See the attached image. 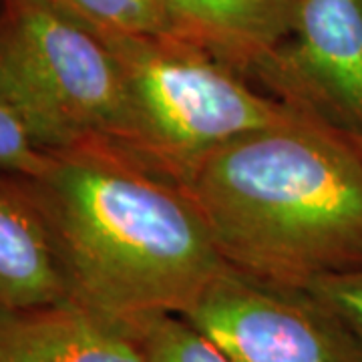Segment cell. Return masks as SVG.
Returning <instances> with one entry per match:
<instances>
[{
  "label": "cell",
  "instance_id": "3",
  "mask_svg": "<svg viewBox=\"0 0 362 362\" xmlns=\"http://www.w3.org/2000/svg\"><path fill=\"white\" fill-rule=\"evenodd\" d=\"M0 95L47 153L111 143L145 159L115 52L45 0H0Z\"/></svg>",
  "mask_w": 362,
  "mask_h": 362
},
{
  "label": "cell",
  "instance_id": "6",
  "mask_svg": "<svg viewBox=\"0 0 362 362\" xmlns=\"http://www.w3.org/2000/svg\"><path fill=\"white\" fill-rule=\"evenodd\" d=\"M250 78L280 103L362 139V0H296L290 37Z\"/></svg>",
  "mask_w": 362,
  "mask_h": 362
},
{
  "label": "cell",
  "instance_id": "2",
  "mask_svg": "<svg viewBox=\"0 0 362 362\" xmlns=\"http://www.w3.org/2000/svg\"><path fill=\"white\" fill-rule=\"evenodd\" d=\"M175 181L233 270L304 288L362 270V139L326 121L250 131Z\"/></svg>",
  "mask_w": 362,
  "mask_h": 362
},
{
  "label": "cell",
  "instance_id": "4",
  "mask_svg": "<svg viewBox=\"0 0 362 362\" xmlns=\"http://www.w3.org/2000/svg\"><path fill=\"white\" fill-rule=\"evenodd\" d=\"M101 39L127 77L143 156L173 180L207 151L300 113L173 35L117 33Z\"/></svg>",
  "mask_w": 362,
  "mask_h": 362
},
{
  "label": "cell",
  "instance_id": "13",
  "mask_svg": "<svg viewBox=\"0 0 362 362\" xmlns=\"http://www.w3.org/2000/svg\"><path fill=\"white\" fill-rule=\"evenodd\" d=\"M306 288L326 300L362 340V270L322 278Z\"/></svg>",
  "mask_w": 362,
  "mask_h": 362
},
{
  "label": "cell",
  "instance_id": "10",
  "mask_svg": "<svg viewBox=\"0 0 362 362\" xmlns=\"http://www.w3.org/2000/svg\"><path fill=\"white\" fill-rule=\"evenodd\" d=\"M99 37L105 35H169L159 0H45Z\"/></svg>",
  "mask_w": 362,
  "mask_h": 362
},
{
  "label": "cell",
  "instance_id": "1",
  "mask_svg": "<svg viewBox=\"0 0 362 362\" xmlns=\"http://www.w3.org/2000/svg\"><path fill=\"white\" fill-rule=\"evenodd\" d=\"M66 300L121 322L185 316L230 266L169 173L111 143L51 153L25 177Z\"/></svg>",
  "mask_w": 362,
  "mask_h": 362
},
{
  "label": "cell",
  "instance_id": "11",
  "mask_svg": "<svg viewBox=\"0 0 362 362\" xmlns=\"http://www.w3.org/2000/svg\"><path fill=\"white\" fill-rule=\"evenodd\" d=\"M145 362H233L181 314H157L137 322Z\"/></svg>",
  "mask_w": 362,
  "mask_h": 362
},
{
  "label": "cell",
  "instance_id": "8",
  "mask_svg": "<svg viewBox=\"0 0 362 362\" xmlns=\"http://www.w3.org/2000/svg\"><path fill=\"white\" fill-rule=\"evenodd\" d=\"M159 2L169 35L214 54L247 78L290 37L296 18V0Z\"/></svg>",
  "mask_w": 362,
  "mask_h": 362
},
{
  "label": "cell",
  "instance_id": "12",
  "mask_svg": "<svg viewBox=\"0 0 362 362\" xmlns=\"http://www.w3.org/2000/svg\"><path fill=\"white\" fill-rule=\"evenodd\" d=\"M51 163V153L42 151L13 107L0 95V171L21 177H37Z\"/></svg>",
  "mask_w": 362,
  "mask_h": 362
},
{
  "label": "cell",
  "instance_id": "5",
  "mask_svg": "<svg viewBox=\"0 0 362 362\" xmlns=\"http://www.w3.org/2000/svg\"><path fill=\"white\" fill-rule=\"evenodd\" d=\"M233 362H362V340L304 286L221 274L185 314Z\"/></svg>",
  "mask_w": 362,
  "mask_h": 362
},
{
  "label": "cell",
  "instance_id": "9",
  "mask_svg": "<svg viewBox=\"0 0 362 362\" xmlns=\"http://www.w3.org/2000/svg\"><path fill=\"white\" fill-rule=\"evenodd\" d=\"M66 300L51 235L25 177L0 171V308Z\"/></svg>",
  "mask_w": 362,
  "mask_h": 362
},
{
  "label": "cell",
  "instance_id": "7",
  "mask_svg": "<svg viewBox=\"0 0 362 362\" xmlns=\"http://www.w3.org/2000/svg\"><path fill=\"white\" fill-rule=\"evenodd\" d=\"M0 362H145L137 322L69 300L0 308Z\"/></svg>",
  "mask_w": 362,
  "mask_h": 362
}]
</instances>
